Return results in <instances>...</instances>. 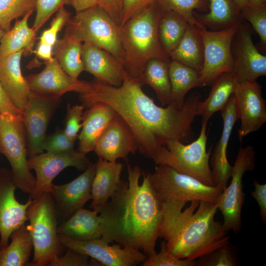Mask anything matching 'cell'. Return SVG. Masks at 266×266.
<instances>
[{
	"label": "cell",
	"mask_w": 266,
	"mask_h": 266,
	"mask_svg": "<svg viewBox=\"0 0 266 266\" xmlns=\"http://www.w3.org/2000/svg\"><path fill=\"white\" fill-rule=\"evenodd\" d=\"M136 79L125 71L122 84L113 86L96 80L86 92L79 94L84 106L102 103L110 106L133 133L138 151L153 160L157 152L171 139L182 142L193 135L192 125L197 116L200 94L195 92L178 108L170 103L157 105L142 90Z\"/></svg>",
	"instance_id": "6da1fadb"
},
{
	"label": "cell",
	"mask_w": 266,
	"mask_h": 266,
	"mask_svg": "<svg viewBox=\"0 0 266 266\" xmlns=\"http://www.w3.org/2000/svg\"><path fill=\"white\" fill-rule=\"evenodd\" d=\"M128 181L122 180L100 212L101 238L108 243L155 254L162 218V204L148 177L138 166L127 163Z\"/></svg>",
	"instance_id": "7a4b0ae2"
},
{
	"label": "cell",
	"mask_w": 266,
	"mask_h": 266,
	"mask_svg": "<svg viewBox=\"0 0 266 266\" xmlns=\"http://www.w3.org/2000/svg\"><path fill=\"white\" fill-rule=\"evenodd\" d=\"M185 203H162V218L159 237L167 250L181 259L195 261L229 242L222 223L217 221L216 203L193 200Z\"/></svg>",
	"instance_id": "3957f363"
},
{
	"label": "cell",
	"mask_w": 266,
	"mask_h": 266,
	"mask_svg": "<svg viewBox=\"0 0 266 266\" xmlns=\"http://www.w3.org/2000/svg\"><path fill=\"white\" fill-rule=\"evenodd\" d=\"M163 10L157 2L149 5L120 26L125 53L124 66L131 77L138 80L146 63L158 59L169 63L158 35V24Z\"/></svg>",
	"instance_id": "277c9868"
},
{
	"label": "cell",
	"mask_w": 266,
	"mask_h": 266,
	"mask_svg": "<svg viewBox=\"0 0 266 266\" xmlns=\"http://www.w3.org/2000/svg\"><path fill=\"white\" fill-rule=\"evenodd\" d=\"M27 216L33 249V261L29 266H48L64 248L59 239L56 209L50 192L33 199L27 208Z\"/></svg>",
	"instance_id": "5b68a950"
},
{
	"label": "cell",
	"mask_w": 266,
	"mask_h": 266,
	"mask_svg": "<svg viewBox=\"0 0 266 266\" xmlns=\"http://www.w3.org/2000/svg\"><path fill=\"white\" fill-rule=\"evenodd\" d=\"M207 124L201 122L199 137L189 144L175 139L168 141L156 153L155 163L169 166L205 185L214 186L209 163L211 148L206 151Z\"/></svg>",
	"instance_id": "8992f818"
},
{
	"label": "cell",
	"mask_w": 266,
	"mask_h": 266,
	"mask_svg": "<svg viewBox=\"0 0 266 266\" xmlns=\"http://www.w3.org/2000/svg\"><path fill=\"white\" fill-rule=\"evenodd\" d=\"M65 33L108 52L124 65L125 53L120 26L99 4L76 12Z\"/></svg>",
	"instance_id": "52a82bcc"
},
{
	"label": "cell",
	"mask_w": 266,
	"mask_h": 266,
	"mask_svg": "<svg viewBox=\"0 0 266 266\" xmlns=\"http://www.w3.org/2000/svg\"><path fill=\"white\" fill-rule=\"evenodd\" d=\"M150 185L162 203H186L193 200L216 203L223 189L205 185L169 166L158 165L153 173H146Z\"/></svg>",
	"instance_id": "ba28073f"
},
{
	"label": "cell",
	"mask_w": 266,
	"mask_h": 266,
	"mask_svg": "<svg viewBox=\"0 0 266 266\" xmlns=\"http://www.w3.org/2000/svg\"><path fill=\"white\" fill-rule=\"evenodd\" d=\"M27 140L22 116L0 115V153L11 167V174L17 188L32 195L35 178L28 164Z\"/></svg>",
	"instance_id": "9c48e42d"
},
{
	"label": "cell",
	"mask_w": 266,
	"mask_h": 266,
	"mask_svg": "<svg viewBox=\"0 0 266 266\" xmlns=\"http://www.w3.org/2000/svg\"><path fill=\"white\" fill-rule=\"evenodd\" d=\"M255 154L253 146L239 148L232 166L231 183L224 189L216 202L223 217V228L228 232L238 233L241 229V212L245 200L242 178L247 171L254 169Z\"/></svg>",
	"instance_id": "30bf717a"
},
{
	"label": "cell",
	"mask_w": 266,
	"mask_h": 266,
	"mask_svg": "<svg viewBox=\"0 0 266 266\" xmlns=\"http://www.w3.org/2000/svg\"><path fill=\"white\" fill-rule=\"evenodd\" d=\"M240 23L216 31L199 28L203 44V63L199 74L200 87L212 85L221 75L232 72V42Z\"/></svg>",
	"instance_id": "8fae6325"
},
{
	"label": "cell",
	"mask_w": 266,
	"mask_h": 266,
	"mask_svg": "<svg viewBox=\"0 0 266 266\" xmlns=\"http://www.w3.org/2000/svg\"><path fill=\"white\" fill-rule=\"evenodd\" d=\"M28 164L30 169H34L36 174L35 187L30 196L35 199L50 192L54 179L66 168L73 166L84 170L91 163L86 154L74 149L61 152H43L30 157Z\"/></svg>",
	"instance_id": "7c38bea8"
},
{
	"label": "cell",
	"mask_w": 266,
	"mask_h": 266,
	"mask_svg": "<svg viewBox=\"0 0 266 266\" xmlns=\"http://www.w3.org/2000/svg\"><path fill=\"white\" fill-rule=\"evenodd\" d=\"M60 98L32 93L22 113L28 155L30 157L44 152L43 143L46 136L47 127Z\"/></svg>",
	"instance_id": "4fadbf2b"
},
{
	"label": "cell",
	"mask_w": 266,
	"mask_h": 266,
	"mask_svg": "<svg viewBox=\"0 0 266 266\" xmlns=\"http://www.w3.org/2000/svg\"><path fill=\"white\" fill-rule=\"evenodd\" d=\"M60 244L96 260L102 266H135L141 264L147 256L141 251L118 244L110 245L102 238L87 241L75 240L58 234Z\"/></svg>",
	"instance_id": "5bb4252c"
},
{
	"label": "cell",
	"mask_w": 266,
	"mask_h": 266,
	"mask_svg": "<svg viewBox=\"0 0 266 266\" xmlns=\"http://www.w3.org/2000/svg\"><path fill=\"white\" fill-rule=\"evenodd\" d=\"M238 119L240 141L248 134L259 130L266 122V100L262 87L256 81L236 82L233 94Z\"/></svg>",
	"instance_id": "9a60e30c"
},
{
	"label": "cell",
	"mask_w": 266,
	"mask_h": 266,
	"mask_svg": "<svg viewBox=\"0 0 266 266\" xmlns=\"http://www.w3.org/2000/svg\"><path fill=\"white\" fill-rule=\"evenodd\" d=\"M233 66L231 72L236 82L256 81L266 75V56L254 44L250 30L239 25L232 42Z\"/></svg>",
	"instance_id": "2e32d148"
},
{
	"label": "cell",
	"mask_w": 266,
	"mask_h": 266,
	"mask_svg": "<svg viewBox=\"0 0 266 266\" xmlns=\"http://www.w3.org/2000/svg\"><path fill=\"white\" fill-rule=\"evenodd\" d=\"M17 186L11 171L0 170V249L5 248L12 233L28 221L27 210L33 199L30 196L25 203L15 196Z\"/></svg>",
	"instance_id": "e0dca14e"
},
{
	"label": "cell",
	"mask_w": 266,
	"mask_h": 266,
	"mask_svg": "<svg viewBox=\"0 0 266 266\" xmlns=\"http://www.w3.org/2000/svg\"><path fill=\"white\" fill-rule=\"evenodd\" d=\"M95 171L96 164L91 163L71 181L62 185L53 184L50 192L54 201L57 219L62 222L66 221L91 200V186Z\"/></svg>",
	"instance_id": "ac0fdd59"
},
{
	"label": "cell",
	"mask_w": 266,
	"mask_h": 266,
	"mask_svg": "<svg viewBox=\"0 0 266 266\" xmlns=\"http://www.w3.org/2000/svg\"><path fill=\"white\" fill-rule=\"evenodd\" d=\"M45 64L41 72L26 77L32 92L60 98L68 92L81 94L87 91L90 82L70 77L54 57Z\"/></svg>",
	"instance_id": "d6986e66"
},
{
	"label": "cell",
	"mask_w": 266,
	"mask_h": 266,
	"mask_svg": "<svg viewBox=\"0 0 266 266\" xmlns=\"http://www.w3.org/2000/svg\"><path fill=\"white\" fill-rule=\"evenodd\" d=\"M138 149L132 131L117 114L99 138L94 151L100 158L117 161L119 159L126 160Z\"/></svg>",
	"instance_id": "ffe728a7"
},
{
	"label": "cell",
	"mask_w": 266,
	"mask_h": 266,
	"mask_svg": "<svg viewBox=\"0 0 266 266\" xmlns=\"http://www.w3.org/2000/svg\"><path fill=\"white\" fill-rule=\"evenodd\" d=\"M82 59L84 70L94 75L97 81L113 86L122 84L125 72L123 64L108 52L84 42Z\"/></svg>",
	"instance_id": "44dd1931"
},
{
	"label": "cell",
	"mask_w": 266,
	"mask_h": 266,
	"mask_svg": "<svg viewBox=\"0 0 266 266\" xmlns=\"http://www.w3.org/2000/svg\"><path fill=\"white\" fill-rule=\"evenodd\" d=\"M220 111L223 120V130L211 157V170L214 186L224 190L232 170V166L227 159L228 145L234 125L238 120L233 95Z\"/></svg>",
	"instance_id": "7402d4cb"
},
{
	"label": "cell",
	"mask_w": 266,
	"mask_h": 266,
	"mask_svg": "<svg viewBox=\"0 0 266 266\" xmlns=\"http://www.w3.org/2000/svg\"><path fill=\"white\" fill-rule=\"evenodd\" d=\"M24 52L23 49L0 59V84L14 105L22 111L32 93L21 68Z\"/></svg>",
	"instance_id": "603a6c76"
},
{
	"label": "cell",
	"mask_w": 266,
	"mask_h": 266,
	"mask_svg": "<svg viewBox=\"0 0 266 266\" xmlns=\"http://www.w3.org/2000/svg\"><path fill=\"white\" fill-rule=\"evenodd\" d=\"M91 186L90 208L100 212L116 192L122 180V164L99 158Z\"/></svg>",
	"instance_id": "cb8c5ba5"
},
{
	"label": "cell",
	"mask_w": 266,
	"mask_h": 266,
	"mask_svg": "<svg viewBox=\"0 0 266 266\" xmlns=\"http://www.w3.org/2000/svg\"><path fill=\"white\" fill-rule=\"evenodd\" d=\"M116 114L104 103H97L89 107L83 113L77 151L86 155L94 151L99 138Z\"/></svg>",
	"instance_id": "d4e9b609"
},
{
	"label": "cell",
	"mask_w": 266,
	"mask_h": 266,
	"mask_svg": "<svg viewBox=\"0 0 266 266\" xmlns=\"http://www.w3.org/2000/svg\"><path fill=\"white\" fill-rule=\"evenodd\" d=\"M101 225L99 211L83 208L58 225L57 232L75 240L87 241L101 237Z\"/></svg>",
	"instance_id": "484cf974"
},
{
	"label": "cell",
	"mask_w": 266,
	"mask_h": 266,
	"mask_svg": "<svg viewBox=\"0 0 266 266\" xmlns=\"http://www.w3.org/2000/svg\"><path fill=\"white\" fill-rule=\"evenodd\" d=\"M33 11L27 13L21 20H16L14 26L5 32L0 41V59L23 49L24 54L33 53L36 32L28 25Z\"/></svg>",
	"instance_id": "4316f807"
},
{
	"label": "cell",
	"mask_w": 266,
	"mask_h": 266,
	"mask_svg": "<svg viewBox=\"0 0 266 266\" xmlns=\"http://www.w3.org/2000/svg\"><path fill=\"white\" fill-rule=\"evenodd\" d=\"M169 56L171 61L190 67L200 74L203 63V44L199 28L189 24L185 34Z\"/></svg>",
	"instance_id": "83f0119b"
},
{
	"label": "cell",
	"mask_w": 266,
	"mask_h": 266,
	"mask_svg": "<svg viewBox=\"0 0 266 266\" xmlns=\"http://www.w3.org/2000/svg\"><path fill=\"white\" fill-rule=\"evenodd\" d=\"M236 83L232 72L224 73L215 80L208 97L198 104L197 115L202 117V122H208L216 112L226 106L233 93Z\"/></svg>",
	"instance_id": "f1b7e54d"
},
{
	"label": "cell",
	"mask_w": 266,
	"mask_h": 266,
	"mask_svg": "<svg viewBox=\"0 0 266 266\" xmlns=\"http://www.w3.org/2000/svg\"><path fill=\"white\" fill-rule=\"evenodd\" d=\"M82 41L65 33L53 47V57L64 71L72 78L78 79L84 70L82 59Z\"/></svg>",
	"instance_id": "f546056e"
},
{
	"label": "cell",
	"mask_w": 266,
	"mask_h": 266,
	"mask_svg": "<svg viewBox=\"0 0 266 266\" xmlns=\"http://www.w3.org/2000/svg\"><path fill=\"white\" fill-rule=\"evenodd\" d=\"M11 242L0 249V266H27L33 249L30 232L25 224L15 230Z\"/></svg>",
	"instance_id": "4dcf8cb0"
},
{
	"label": "cell",
	"mask_w": 266,
	"mask_h": 266,
	"mask_svg": "<svg viewBox=\"0 0 266 266\" xmlns=\"http://www.w3.org/2000/svg\"><path fill=\"white\" fill-rule=\"evenodd\" d=\"M169 63L158 59L149 60L146 63L141 76L137 80L141 86L148 85L154 90L163 106L167 105L171 101Z\"/></svg>",
	"instance_id": "1f68e13d"
},
{
	"label": "cell",
	"mask_w": 266,
	"mask_h": 266,
	"mask_svg": "<svg viewBox=\"0 0 266 266\" xmlns=\"http://www.w3.org/2000/svg\"><path fill=\"white\" fill-rule=\"evenodd\" d=\"M189 24L177 12L163 10L158 21V35L163 50L168 56L181 41Z\"/></svg>",
	"instance_id": "d6a6232c"
},
{
	"label": "cell",
	"mask_w": 266,
	"mask_h": 266,
	"mask_svg": "<svg viewBox=\"0 0 266 266\" xmlns=\"http://www.w3.org/2000/svg\"><path fill=\"white\" fill-rule=\"evenodd\" d=\"M168 73L171 88V104L181 108L186 94L192 88L200 87L199 73L194 69L170 61Z\"/></svg>",
	"instance_id": "836d02e7"
},
{
	"label": "cell",
	"mask_w": 266,
	"mask_h": 266,
	"mask_svg": "<svg viewBox=\"0 0 266 266\" xmlns=\"http://www.w3.org/2000/svg\"><path fill=\"white\" fill-rule=\"evenodd\" d=\"M195 18L212 31L221 30L240 22L232 0H209V10L205 14H197Z\"/></svg>",
	"instance_id": "e575fe53"
},
{
	"label": "cell",
	"mask_w": 266,
	"mask_h": 266,
	"mask_svg": "<svg viewBox=\"0 0 266 266\" xmlns=\"http://www.w3.org/2000/svg\"><path fill=\"white\" fill-rule=\"evenodd\" d=\"M164 10H173L182 15L191 25L201 29L206 27L199 22L194 15V11L207 12L209 10V0H156Z\"/></svg>",
	"instance_id": "d590c367"
},
{
	"label": "cell",
	"mask_w": 266,
	"mask_h": 266,
	"mask_svg": "<svg viewBox=\"0 0 266 266\" xmlns=\"http://www.w3.org/2000/svg\"><path fill=\"white\" fill-rule=\"evenodd\" d=\"M35 0H0V26L7 31L13 20L35 10Z\"/></svg>",
	"instance_id": "8d00e7d4"
},
{
	"label": "cell",
	"mask_w": 266,
	"mask_h": 266,
	"mask_svg": "<svg viewBox=\"0 0 266 266\" xmlns=\"http://www.w3.org/2000/svg\"><path fill=\"white\" fill-rule=\"evenodd\" d=\"M198 259L196 262L198 266H236L238 264L235 249L230 241Z\"/></svg>",
	"instance_id": "74e56055"
},
{
	"label": "cell",
	"mask_w": 266,
	"mask_h": 266,
	"mask_svg": "<svg viewBox=\"0 0 266 266\" xmlns=\"http://www.w3.org/2000/svg\"><path fill=\"white\" fill-rule=\"evenodd\" d=\"M240 18L248 21L258 34L260 46L263 51L266 49V5L246 6L240 13Z\"/></svg>",
	"instance_id": "f35d334b"
},
{
	"label": "cell",
	"mask_w": 266,
	"mask_h": 266,
	"mask_svg": "<svg viewBox=\"0 0 266 266\" xmlns=\"http://www.w3.org/2000/svg\"><path fill=\"white\" fill-rule=\"evenodd\" d=\"M71 0H35L36 14L32 28L37 33L51 16Z\"/></svg>",
	"instance_id": "ab89813d"
},
{
	"label": "cell",
	"mask_w": 266,
	"mask_h": 266,
	"mask_svg": "<svg viewBox=\"0 0 266 266\" xmlns=\"http://www.w3.org/2000/svg\"><path fill=\"white\" fill-rule=\"evenodd\" d=\"M161 249L159 253L148 257L141 264V266H195L196 261L179 259L167 249L165 240L160 244Z\"/></svg>",
	"instance_id": "60d3db41"
},
{
	"label": "cell",
	"mask_w": 266,
	"mask_h": 266,
	"mask_svg": "<svg viewBox=\"0 0 266 266\" xmlns=\"http://www.w3.org/2000/svg\"><path fill=\"white\" fill-rule=\"evenodd\" d=\"M71 14L65 7H61L56 12L49 28L44 30L39 37V42L54 47L57 42L59 32L66 26L71 19Z\"/></svg>",
	"instance_id": "b9f144b4"
},
{
	"label": "cell",
	"mask_w": 266,
	"mask_h": 266,
	"mask_svg": "<svg viewBox=\"0 0 266 266\" xmlns=\"http://www.w3.org/2000/svg\"><path fill=\"white\" fill-rule=\"evenodd\" d=\"M63 256H58L52 260L48 266H99V262L89 256L70 248H66Z\"/></svg>",
	"instance_id": "7bdbcfd3"
},
{
	"label": "cell",
	"mask_w": 266,
	"mask_h": 266,
	"mask_svg": "<svg viewBox=\"0 0 266 266\" xmlns=\"http://www.w3.org/2000/svg\"><path fill=\"white\" fill-rule=\"evenodd\" d=\"M75 141L69 138L63 129L57 128L55 132L46 135L43 149L47 152H61L74 150Z\"/></svg>",
	"instance_id": "ee69618b"
},
{
	"label": "cell",
	"mask_w": 266,
	"mask_h": 266,
	"mask_svg": "<svg viewBox=\"0 0 266 266\" xmlns=\"http://www.w3.org/2000/svg\"><path fill=\"white\" fill-rule=\"evenodd\" d=\"M83 105L69 104L67 106V113L66 118L64 132L71 140L75 141L78 138V133L82 128L83 115Z\"/></svg>",
	"instance_id": "f6af8a7d"
},
{
	"label": "cell",
	"mask_w": 266,
	"mask_h": 266,
	"mask_svg": "<svg viewBox=\"0 0 266 266\" xmlns=\"http://www.w3.org/2000/svg\"><path fill=\"white\" fill-rule=\"evenodd\" d=\"M156 0H123L120 25Z\"/></svg>",
	"instance_id": "bcb514c9"
},
{
	"label": "cell",
	"mask_w": 266,
	"mask_h": 266,
	"mask_svg": "<svg viewBox=\"0 0 266 266\" xmlns=\"http://www.w3.org/2000/svg\"><path fill=\"white\" fill-rule=\"evenodd\" d=\"M253 185L254 190L251 192L252 197L257 201L260 211V215L264 224L266 222V184H260L254 180Z\"/></svg>",
	"instance_id": "7dc6e473"
},
{
	"label": "cell",
	"mask_w": 266,
	"mask_h": 266,
	"mask_svg": "<svg viewBox=\"0 0 266 266\" xmlns=\"http://www.w3.org/2000/svg\"><path fill=\"white\" fill-rule=\"evenodd\" d=\"M123 2V0H99L98 4L120 26Z\"/></svg>",
	"instance_id": "c3c4849f"
},
{
	"label": "cell",
	"mask_w": 266,
	"mask_h": 266,
	"mask_svg": "<svg viewBox=\"0 0 266 266\" xmlns=\"http://www.w3.org/2000/svg\"><path fill=\"white\" fill-rule=\"evenodd\" d=\"M23 111L12 102L0 84V115L22 116Z\"/></svg>",
	"instance_id": "681fc988"
},
{
	"label": "cell",
	"mask_w": 266,
	"mask_h": 266,
	"mask_svg": "<svg viewBox=\"0 0 266 266\" xmlns=\"http://www.w3.org/2000/svg\"><path fill=\"white\" fill-rule=\"evenodd\" d=\"M53 47L50 45L39 42L33 52L38 58L48 61L54 58Z\"/></svg>",
	"instance_id": "f907efd6"
},
{
	"label": "cell",
	"mask_w": 266,
	"mask_h": 266,
	"mask_svg": "<svg viewBox=\"0 0 266 266\" xmlns=\"http://www.w3.org/2000/svg\"><path fill=\"white\" fill-rule=\"evenodd\" d=\"M99 0H71L70 5L76 12L84 10L98 4Z\"/></svg>",
	"instance_id": "816d5d0a"
},
{
	"label": "cell",
	"mask_w": 266,
	"mask_h": 266,
	"mask_svg": "<svg viewBox=\"0 0 266 266\" xmlns=\"http://www.w3.org/2000/svg\"><path fill=\"white\" fill-rule=\"evenodd\" d=\"M232 0L234 4L236 11L239 16L240 12L246 6L247 0Z\"/></svg>",
	"instance_id": "f5cc1de1"
},
{
	"label": "cell",
	"mask_w": 266,
	"mask_h": 266,
	"mask_svg": "<svg viewBox=\"0 0 266 266\" xmlns=\"http://www.w3.org/2000/svg\"><path fill=\"white\" fill-rule=\"evenodd\" d=\"M266 5V0H247L246 6H259Z\"/></svg>",
	"instance_id": "db71d44e"
},
{
	"label": "cell",
	"mask_w": 266,
	"mask_h": 266,
	"mask_svg": "<svg viewBox=\"0 0 266 266\" xmlns=\"http://www.w3.org/2000/svg\"><path fill=\"white\" fill-rule=\"evenodd\" d=\"M5 31H4L1 28V27L0 26V39L1 38V37H2V36L3 35L4 33H5Z\"/></svg>",
	"instance_id": "11a10c76"
}]
</instances>
